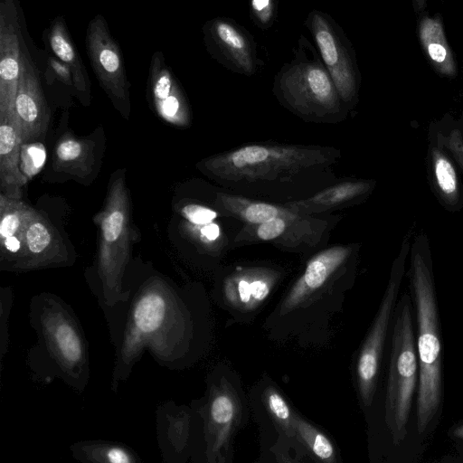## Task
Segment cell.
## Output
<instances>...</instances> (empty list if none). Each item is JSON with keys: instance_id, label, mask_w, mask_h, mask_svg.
I'll use <instances>...</instances> for the list:
<instances>
[{"instance_id": "6da1fadb", "label": "cell", "mask_w": 463, "mask_h": 463, "mask_svg": "<svg viewBox=\"0 0 463 463\" xmlns=\"http://www.w3.org/2000/svg\"><path fill=\"white\" fill-rule=\"evenodd\" d=\"M128 298L102 311L115 350L110 389L117 392L147 352L171 371L189 369L203 359L213 340L210 294L199 282L178 285L154 270L123 279Z\"/></svg>"}, {"instance_id": "7a4b0ae2", "label": "cell", "mask_w": 463, "mask_h": 463, "mask_svg": "<svg viewBox=\"0 0 463 463\" xmlns=\"http://www.w3.org/2000/svg\"><path fill=\"white\" fill-rule=\"evenodd\" d=\"M340 157L335 147L256 143L209 156L200 169L233 194L284 203L338 182Z\"/></svg>"}, {"instance_id": "3957f363", "label": "cell", "mask_w": 463, "mask_h": 463, "mask_svg": "<svg viewBox=\"0 0 463 463\" xmlns=\"http://www.w3.org/2000/svg\"><path fill=\"white\" fill-rule=\"evenodd\" d=\"M358 251L356 243L337 244L308 256L266 317L262 327L267 337L277 343L293 341L303 348L327 345L355 282Z\"/></svg>"}, {"instance_id": "277c9868", "label": "cell", "mask_w": 463, "mask_h": 463, "mask_svg": "<svg viewBox=\"0 0 463 463\" xmlns=\"http://www.w3.org/2000/svg\"><path fill=\"white\" fill-rule=\"evenodd\" d=\"M384 375L370 411L367 425L368 456L372 462L402 461L405 449L412 453L419 363L415 320L410 291L397 301L385 354Z\"/></svg>"}, {"instance_id": "5b68a950", "label": "cell", "mask_w": 463, "mask_h": 463, "mask_svg": "<svg viewBox=\"0 0 463 463\" xmlns=\"http://www.w3.org/2000/svg\"><path fill=\"white\" fill-rule=\"evenodd\" d=\"M409 288L419 363L412 453L419 457L438 429L444 404L443 346L437 291L430 256L419 242L411 252Z\"/></svg>"}, {"instance_id": "8992f818", "label": "cell", "mask_w": 463, "mask_h": 463, "mask_svg": "<svg viewBox=\"0 0 463 463\" xmlns=\"http://www.w3.org/2000/svg\"><path fill=\"white\" fill-rule=\"evenodd\" d=\"M29 324L36 341L27 353V364L35 382L55 379L78 392L89 383V345L72 307L60 296L42 292L29 303Z\"/></svg>"}, {"instance_id": "52a82bcc", "label": "cell", "mask_w": 463, "mask_h": 463, "mask_svg": "<svg viewBox=\"0 0 463 463\" xmlns=\"http://www.w3.org/2000/svg\"><path fill=\"white\" fill-rule=\"evenodd\" d=\"M191 404L202 419L203 463H232L235 438L251 414L241 375L218 362L206 375L204 394Z\"/></svg>"}, {"instance_id": "ba28073f", "label": "cell", "mask_w": 463, "mask_h": 463, "mask_svg": "<svg viewBox=\"0 0 463 463\" xmlns=\"http://www.w3.org/2000/svg\"><path fill=\"white\" fill-rule=\"evenodd\" d=\"M130 203L124 175L113 177L103 210L95 218L99 225L98 257L88 284L101 310L127 299L123 279L130 263L133 243Z\"/></svg>"}, {"instance_id": "9c48e42d", "label": "cell", "mask_w": 463, "mask_h": 463, "mask_svg": "<svg viewBox=\"0 0 463 463\" xmlns=\"http://www.w3.org/2000/svg\"><path fill=\"white\" fill-rule=\"evenodd\" d=\"M310 43H300L295 58L278 72L273 91L279 102L306 121L335 123L347 109L322 59Z\"/></svg>"}, {"instance_id": "30bf717a", "label": "cell", "mask_w": 463, "mask_h": 463, "mask_svg": "<svg viewBox=\"0 0 463 463\" xmlns=\"http://www.w3.org/2000/svg\"><path fill=\"white\" fill-rule=\"evenodd\" d=\"M248 396L259 431L257 462H311L298 428L300 412L271 376L263 373L251 386Z\"/></svg>"}, {"instance_id": "8fae6325", "label": "cell", "mask_w": 463, "mask_h": 463, "mask_svg": "<svg viewBox=\"0 0 463 463\" xmlns=\"http://www.w3.org/2000/svg\"><path fill=\"white\" fill-rule=\"evenodd\" d=\"M409 242L404 241L394 260L375 316L352 362V380L360 409L365 415L376 396L392 329L394 309L405 273Z\"/></svg>"}, {"instance_id": "7c38bea8", "label": "cell", "mask_w": 463, "mask_h": 463, "mask_svg": "<svg viewBox=\"0 0 463 463\" xmlns=\"http://www.w3.org/2000/svg\"><path fill=\"white\" fill-rule=\"evenodd\" d=\"M287 272L269 262H242L218 267L211 300L229 316L228 325H249L262 312Z\"/></svg>"}, {"instance_id": "4fadbf2b", "label": "cell", "mask_w": 463, "mask_h": 463, "mask_svg": "<svg viewBox=\"0 0 463 463\" xmlns=\"http://www.w3.org/2000/svg\"><path fill=\"white\" fill-rule=\"evenodd\" d=\"M340 216L298 213L259 224H243L232 239L231 249L254 243H269L279 250L312 255L325 248Z\"/></svg>"}, {"instance_id": "5bb4252c", "label": "cell", "mask_w": 463, "mask_h": 463, "mask_svg": "<svg viewBox=\"0 0 463 463\" xmlns=\"http://www.w3.org/2000/svg\"><path fill=\"white\" fill-rule=\"evenodd\" d=\"M307 24L342 102L347 109H351L359 89V71L349 41L337 24L325 13L312 11Z\"/></svg>"}, {"instance_id": "9a60e30c", "label": "cell", "mask_w": 463, "mask_h": 463, "mask_svg": "<svg viewBox=\"0 0 463 463\" xmlns=\"http://www.w3.org/2000/svg\"><path fill=\"white\" fill-rule=\"evenodd\" d=\"M156 433L164 462L203 463V423L198 411L169 401L156 410Z\"/></svg>"}, {"instance_id": "2e32d148", "label": "cell", "mask_w": 463, "mask_h": 463, "mask_svg": "<svg viewBox=\"0 0 463 463\" xmlns=\"http://www.w3.org/2000/svg\"><path fill=\"white\" fill-rule=\"evenodd\" d=\"M86 52L99 85L123 111L129 106V83L121 49L102 14L90 22L85 36Z\"/></svg>"}, {"instance_id": "e0dca14e", "label": "cell", "mask_w": 463, "mask_h": 463, "mask_svg": "<svg viewBox=\"0 0 463 463\" xmlns=\"http://www.w3.org/2000/svg\"><path fill=\"white\" fill-rule=\"evenodd\" d=\"M17 0H0V115L13 114L24 37Z\"/></svg>"}, {"instance_id": "ac0fdd59", "label": "cell", "mask_w": 463, "mask_h": 463, "mask_svg": "<svg viewBox=\"0 0 463 463\" xmlns=\"http://www.w3.org/2000/svg\"><path fill=\"white\" fill-rule=\"evenodd\" d=\"M14 114L24 144L36 142L44 137L50 122V113L41 86L38 69L25 40Z\"/></svg>"}, {"instance_id": "d6986e66", "label": "cell", "mask_w": 463, "mask_h": 463, "mask_svg": "<svg viewBox=\"0 0 463 463\" xmlns=\"http://www.w3.org/2000/svg\"><path fill=\"white\" fill-rule=\"evenodd\" d=\"M70 263L71 256L61 235L36 212L24 231L22 250L8 270L24 272Z\"/></svg>"}, {"instance_id": "ffe728a7", "label": "cell", "mask_w": 463, "mask_h": 463, "mask_svg": "<svg viewBox=\"0 0 463 463\" xmlns=\"http://www.w3.org/2000/svg\"><path fill=\"white\" fill-rule=\"evenodd\" d=\"M208 52L235 72L251 75L256 71L255 45L243 28L227 18H215L203 27Z\"/></svg>"}, {"instance_id": "44dd1931", "label": "cell", "mask_w": 463, "mask_h": 463, "mask_svg": "<svg viewBox=\"0 0 463 463\" xmlns=\"http://www.w3.org/2000/svg\"><path fill=\"white\" fill-rule=\"evenodd\" d=\"M148 88L158 113L178 125L188 121V108L170 67L161 51L153 53L148 71Z\"/></svg>"}, {"instance_id": "7402d4cb", "label": "cell", "mask_w": 463, "mask_h": 463, "mask_svg": "<svg viewBox=\"0 0 463 463\" xmlns=\"http://www.w3.org/2000/svg\"><path fill=\"white\" fill-rule=\"evenodd\" d=\"M24 145L14 114L0 115V187L8 197L21 199L28 177L21 169Z\"/></svg>"}, {"instance_id": "603a6c76", "label": "cell", "mask_w": 463, "mask_h": 463, "mask_svg": "<svg viewBox=\"0 0 463 463\" xmlns=\"http://www.w3.org/2000/svg\"><path fill=\"white\" fill-rule=\"evenodd\" d=\"M373 186V181L343 180L325 187L309 197L286 202L283 204L305 214H329L358 203L370 194Z\"/></svg>"}, {"instance_id": "cb8c5ba5", "label": "cell", "mask_w": 463, "mask_h": 463, "mask_svg": "<svg viewBox=\"0 0 463 463\" xmlns=\"http://www.w3.org/2000/svg\"><path fill=\"white\" fill-rule=\"evenodd\" d=\"M214 205L222 215L236 219L243 224H259L299 213L283 203L252 199L229 192L216 193Z\"/></svg>"}, {"instance_id": "d4e9b609", "label": "cell", "mask_w": 463, "mask_h": 463, "mask_svg": "<svg viewBox=\"0 0 463 463\" xmlns=\"http://www.w3.org/2000/svg\"><path fill=\"white\" fill-rule=\"evenodd\" d=\"M418 36L433 68L441 75L454 77L457 74V63L446 39L440 17L422 15L418 23Z\"/></svg>"}, {"instance_id": "484cf974", "label": "cell", "mask_w": 463, "mask_h": 463, "mask_svg": "<svg viewBox=\"0 0 463 463\" xmlns=\"http://www.w3.org/2000/svg\"><path fill=\"white\" fill-rule=\"evenodd\" d=\"M48 43L56 58L70 69L77 92L84 98L89 97L90 80L86 69L61 16L52 21L48 33Z\"/></svg>"}, {"instance_id": "4316f807", "label": "cell", "mask_w": 463, "mask_h": 463, "mask_svg": "<svg viewBox=\"0 0 463 463\" xmlns=\"http://www.w3.org/2000/svg\"><path fill=\"white\" fill-rule=\"evenodd\" d=\"M93 143L64 136L57 144L53 166L56 171L86 177L94 164Z\"/></svg>"}, {"instance_id": "83f0119b", "label": "cell", "mask_w": 463, "mask_h": 463, "mask_svg": "<svg viewBox=\"0 0 463 463\" xmlns=\"http://www.w3.org/2000/svg\"><path fill=\"white\" fill-rule=\"evenodd\" d=\"M72 457L90 463H140L139 456L128 446L110 440H81L71 446Z\"/></svg>"}, {"instance_id": "f1b7e54d", "label": "cell", "mask_w": 463, "mask_h": 463, "mask_svg": "<svg viewBox=\"0 0 463 463\" xmlns=\"http://www.w3.org/2000/svg\"><path fill=\"white\" fill-rule=\"evenodd\" d=\"M435 187L447 205H455L459 199V181L456 168L445 152L433 146L430 152Z\"/></svg>"}, {"instance_id": "f546056e", "label": "cell", "mask_w": 463, "mask_h": 463, "mask_svg": "<svg viewBox=\"0 0 463 463\" xmlns=\"http://www.w3.org/2000/svg\"><path fill=\"white\" fill-rule=\"evenodd\" d=\"M37 211L21 199L0 194V241L11 236H24L28 222Z\"/></svg>"}, {"instance_id": "4dcf8cb0", "label": "cell", "mask_w": 463, "mask_h": 463, "mask_svg": "<svg viewBox=\"0 0 463 463\" xmlns=\"http://www.w3.org/2000/svg\"><path fill=\"white\" fill-rule=\"evenodd\" d=\"M14 293L10 288H0V370H3V361L8 352L9 334L8 322L11 308L14 305Z\"/></svg>"}, {"instance_id": "1f68e13d", "label": "cell", "mask_w": 463, "mask_h": 463, "mask_svg": "<svg viewBox=\"0 0 463 463\" xmlns=\"http://www.w3.org/2000/svg\"><path fill=\"white\" fill-rule=\"evenodd\" d=\"M182 214L190 222L194 224H205L213 222L218 216V213L216 211L197 204L186 205L183 209Z\"/></svg>"}, {"instance_id": "d6a6232c", "label": "cell", "mask_w": 463, "mask_h": 463, "mask_svg": "<svg viewBox=\"0 0 463 463\" xmlns=\"http://www.w3.org/2000/svg\"><path fill=\"white\" fill-rule=\"evenodd\" d=\"M250 7L260 26L266 28L272 24L275 12L274 0H250Z\"/></svg>"}, {"instance_id": "836d02e7", "label": "cell", "mask_w": 463, "mask_h": 463, "mask_svg": "<svg viewBox=\"0 0 463 463\" xmlns=\"http://www.w3.org/2000/svg\"><path fill=\"white\" fill-rule=\"evenodd\" d=\"M445 146L463 169V137L458 129H453L446 137Z\"/></svg>"}, {"instance_id": "e575fe53", "label": "cell", "mask_w": 463, "mask_h": 463, "mask_svg": "<svg viewBox=\"0 0 463 463\" xmlns=\"http://www.w3.org/2000/svg\"><path fill=\"white\" fill-rule=\"evenodd\" d=\"M447 436L450 440L458 456L463 455V419L455 422L447 431Z\"/></svg>"}, {"instance_id": "d590c367", "label": "cell", "mask_w": 463, "mask_h": 463, "mask_svg": "<svg viewBox=\"0 0 463 463\" xmlns=\"http://www.w3.org/2000/svg\"><path fill=\"white\" fill-rule=\"evenodd\" d=\"M426 0H412L414 10L420 13L424 10Z\"/></svg>"}]
</instances>
